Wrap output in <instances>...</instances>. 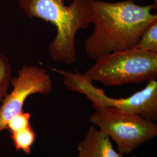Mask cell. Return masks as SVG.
Returning <instances> with one entry per match:
<instances>
[{
	"label": "cell",
	"mask_w": 157,
	"mask_h": 157,
	"mask_svg": "<svg viewBox=\"0 0 157 157\" xmlns=\"http://www.w3.org/2000/svg\"><path fill=\"white\" fill-rule=\"evenodd\" d=\"M52 70L63 76V83L68 90L86 95L95 110L103 107H113L154 122L157 121L156 79L148 82L143 89L127 98H114L106 95L104 90L95 87L92 81L76 69L74 72L56 68H52Z\"/></svg>",
	"instance_id": "4"
},
{
	"label": "cell",
	"mask_w": 157,
	"mask_h": 157,
	"mask_svg": "<svg viewBox=\"0 0 157 157\" xmlns=\"http://www.w3.org/2000/svg\"><path fill=\"white\" fill-rule=\"evenodd\" d=\"M83 74L105 86L149 82L157 79V53L136 48L113 52L99 56Z\"/></svg>",
	"instance_id": "3"
},
{
	"label": "cell",
	"mask_w": 157,
	"mask_h": 157,
	"mask_svg": "<svg viewBox=\"0 0 157 157\" xmlns=\"http://www.w3.org/2000/svg\"><path fill=\"white\" fill-rule=\"evenodd\" d=\"M132 157H137V156H136V155H133V156H132Z\"/></svg>",
	"instance_id": "13"
},
{
	"label": "cell",
	"mask_w": 157,
	"mask_h": 157,
	"mask_svg": "<svg viewBox=\"0 0 157 157\" xmlns=\"http://www.w3.org/2000/svg\"><path fill=\"white\" fill-rule=\"evenodd\" d=\"M90 4L94 28L84 41V50L95 60L113 52L134 49L146 28L157 21V14L152 13L157 10L153 3L142 6L133 0H90Z\"/></svg>",
	"instance_id": "1"
},
{
	"label": "cell",
	"mask_w": 157,
	"mask_h": 157,
	"mask_svg": "<svg viewBox=\"0 0 157 157\" xmlns=\"http://www.w3.org/2000/svg\"><path fill=\"white\" fill-rule=\"evenodd\" d=\"M11 63L6 56L0 54V103L6 94L11 83Z\"/></svg>",
	"instance_id": "10"
},
{
	"label": "cell",
	"mask_w": 157,
	"mask_h": 157,
	"mask_svg": "<svg viewBox=\"0 0 157 157\" xmlns=\"http://www.w3.org/2000/svg\"><path fill=\"white\" fill-rule=\"evenodd\" d=\"M10 137L17 151L21 150L25 154H29L36 140V133L30 124L22 130L12 132Z\"/></svg>",
	"instance_id": "8"
},
{
	"label": "cell",
	"mask_w": 157,
	"mask_h": 157,
	"mask_svg": "<svg viewBox=\"0 0 157 157\" xmlns=\"http://www.w3.org/2000/svg\"><path fill=\"white\" fill-rule=\"evenodd\" d=\"M30 114L29 112L24 111L14 116L6 124V129H8L11 133L17 132L25 129L29 126Z\"/></svg>",
	"instance_id": "11"
},
{
	"label": "cell",
	"mask_w": 157,
	"mask_h": 157,
	"mask_svg": "<svg viewBox=\"0 0 157 157\" xmlns=\"http://www.w3.org/2000/svg\"><path fill=\"white\" fill-rule=\"evenodd\" d=\"M11 83L13 89L5 96L0 107V133L6 129V124L12 118L23 111L25 102L29 96L48 95L53 90L50 75L36 66H23L17 76L11 78Z\"/></svg>",
	"instance_id": "6"
},
{
	"label": "cell",
	"mask_w": 157,
	"mask_h": 157,
	"mask_svg": "<svg viewBox=\"0 0 157 157\" xmlns=\"http://www.w3.org/2000/svg\"><path fill=\"white\" fill-rule=\"evenodd\" d=\"M19 6L30 18L51 23L56 29V37L48 46L52 59L66 65L77 61L76 35L91 24L90 0H19Z\"/></svg>",
	"instance_id": "2"
},
{
	"label": "cell",
	"mask_w": 157,
	"mask_h": 157,
	"mask_svg": "<svg viewBox=\"0 0 157 157\" xmlns=\"http://www.w3.org/2000/svg\"><path fill=\"white\" fill-rule=\"evenodd\" d=\"M152 1H153V4H154L157 6V0H152Z\"/></svg>",
	"instance_id": "12"
},
{
	"label": "cell",
	"mask_w": 157,
	"mask_h": 157,
	"mask_svg": "<svg viewBox=\"0 0 157 157\" xmlns=\"http://www.w3.org/2000/svg\"><path fill=\"white\" fill-rule=\"evenodd\" d=\"M89 121L112 138L122 155L130 153L157 135V124L154 122L113 107L95 109Z\"/></svg>",
	"instance_id": "5"
},
{
	"label": "cell",
	"mask_w": 157,
	"mask_h": 157,
	"mask_svg": "<svg viewBox=\"0 0 157 157\" xmlns=\"http://www.w3.org/2000/svg\"><path fill=\"white\" fill-rule=\"evenodd\" d=\"M78 157H123L113 147L110 137L100 129L91 126L78 146Z\"/></svg>",
	"instance_id": "7"
},
{
	"label": "cell",
	"mask_w": 157,
	"mask_h": 157,
	"mask_svg": "<svg viewBox=\"0 0 157 157\" xmlns=\"http://www.w3.org/2000/svg\"><path fill=\"white\" fill-rule=\"evenodd\" d=\"M136 49L157 53V21L150 25L141 35Z\"/></svg>",
	"instance_id": "9"
}]
</instances>
